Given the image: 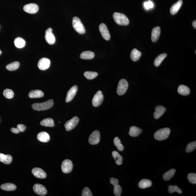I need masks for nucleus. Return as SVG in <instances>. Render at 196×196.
I'll use <instances>...</instances> for the list:
<instances>
[{
	"mask_svg": "<svg viewBox=\"0 0 196 196\" xmlns=\"http://www.w3.org/2000/svg\"><path fill=\"white\" fill-rule=\"evenodd\" d=\"M142 130L141 129L133 126L130 127L129 134L131 136L135 137L139 136L142 133Z\"/></svg>",
	"mask_w": 196,
	"mask_h": 196,
	"instance_id": "obj_22",
	"label": "nucleus"
},
{
	"mask_svg": "<svg viewBox=\"0 0 196 196\" xmlns=\"http://www.w3.org/2000/svg\"><path fill=\"white\" fill-rule=\"evenodd\" d=\"M33 190L36 194L41 196L46 195L47 191L46 188L40 184H36L33 186Z\"/></svg>",
	"mask_w": 196,
	"mask_h": 196,
	"instance_id": "obj_12",
	"label": "nucleus"
},
{
	"mask_svg": "<svg viewBox=\"0 0 196 196\" xmlns=\"http://www.w3.org/2000/svg\"><path fill=\"white\" fill-rule=\"evenodd\" d=\"M144 6L145 8L146 9V10H149V9H150L149 6L148 1H146V2L144 3Z\"/></svg>",
	"mask_w": 196,
	"mask_h": 196,
	"instance_id": "obj_46",
	"label": "nucleus"
},
{
	"mask_svg": "<svg viewBox=\"0 0 196 196\" xmlns=\"http://www.w3.org/2000/svg\"><path fill=\"white\" fill-rule=\"evenodd\" d=\"M168 191L171 193H173L175 192H177L179 194H182V191L178 187L176 186H173L170 185L168 187Z\"/></svg>",
	"mask_w": 196,
	"mask_h": 196,
	"instance_id": "obj_38",
	"label": "nucleus"
},
{
	"mask_svg": "<svg viewBox=\"0 0 196 196\" xmlns=\"http://www.w3.org/2000/svg\"><path fill=\"white\" fill-rule=\"evenodd\" d=\"M13 158L10 155H4L0 153V161L4 164L8 165L11 163Z\"/></svg>",
	"mask_w": 196,
	"mask_h": 196,
	"instance_id": "obj_23",
	"label": "nucleus"
},
{
	"mask_svg": "<svg viewBox=\"0 0 196 196\" xmlns=\"http://www.w3.org/2000/svg\"><path fill=\"white\" fill-rule=\"evenodd\" d=\"M72 25L74 30L80 34H83L86 32L84 26L80 19L77 17H74L73 19Z\"/></svg>",
	"mask_w": 196,
	"mask_h": 196,
	"instance_id": "obj_4",
	"label": "nucleus"
},
{
	"mask_svg": "<svg viewBox=\"0 0 196 196\" xmlns=\"http://www.w3.org/2000/svg\"><path fill=\"white\" fill-rule=\"evenodd\" d=\"M33 174L37 178L45 179L47 177V174L43 170L40 168H33L32 171Z\"/></svg>",
	"mask_w": 196,
	"mask_h": 196,
	"instance_id": "obj_16",
	"label": "nucleus"
},
{
	"mask_svg": "<svg viewBox=\"0 0 196 196\" xmlns=\"http://www.w3.org/2000/svg\"><path fill=\"white\" fill-rule=\"evenodd\" d=\"M182 4H183V1L182 0H179L177 3L173 4L172 6L171 10H170L171 14L173 15L175 14L180 10Z\"/></svg>",
	"mask_w": 196,
	"mask_h": 196,
	"instance_id": "obj_21",
	"label": "nucleus"
},
{
	"mask_svg": "<svg viewBox=\"0 0 196 196\" xmlns=\"http://www.w3.org/2000/svg\"><path fill=\"white\" fill-rule=\"evenodd\" d=\"M110 181L111 184L113 185V186L118 184V183H119V181H118V179H115L114 178H111Z\"/></svg>",
	"mask_w": 196,
	"mask_h": 196,
	"instance_id": "obj_44",
	"label": "nucleus"
},
{
	"mask_svg": "<svg viewBox=\"0 0 196 196\" xmlns=\"http://www.w3.org/2000/svg\"><path fill=\"white\" fill-rule=\"evenodd\" d=\"M104 96L101 91H99L96 93L92 99L93 105L95 107H98L103 102Z\"/></svg>",
	"mask_w": 196,
	"mask_h": 196,
	"instance_id": "obj_7",
	"label": "nucleus"
},
{
	"mask_svg": "<svg viewBox=\"0 0 196 196\" xmlns=\"http://www.w3.org/2000/svg\"><path fill=\"white\" fill-rule=\"evenodd\" d=\"M17 128L20 131V132H23L25 131L26 127L23 124H19L17 125Z\"/></svg>",
	"mask_w": 196,
	"mask_h": 196,
	"instance_id": "obj_43",
	"label": "nucleus"
},
{
	"mask_svg": "<svg viewBox=\"0 0 196 196\" xmlns=\"http://www.w3.org/2000/svg\"><path fill=\"white\" fill-rule=\"evenodd\" d=\"M176 172L175 169H171L163 175V178L166 181L169 180L174 176Z\"/></svg>",
	"mask_w": 196,
	"mask_h": 196,
	"instance_id": "obj_33",
	"label": "nucleus"
},
{
	"mask_svg": "<svg viewBox=\"0 0 196 196\" xmlns=\"http://www.w3.org/2000/svg\"><path fill=\"white\" fill-rule=\"evenodd\" d=\"M54 104L53 100H50L44 103H35L33 104L32 107L33 110H45L51 108Z\"/></svg>",
	"mask_w": 196,
	"mask_h": 196,
	"instance_id": "obj_1",
	"label": "nucleus"
},
{
	"mask_svg": "<svg viewBox=\"0 0 196 196\" xmlns=\"http://www.w3.org/2000/svg\"><path fill=\"white\" fill-rule=\"evenodd\" d=\"M1 50H0V55H1Z\"/></svg>",
	"mask_w": 196,
	"mask_h": 196,
	"instance_id": "obj_49",
	"label": "nucleus"
},
{
	"mask_svg": "<svg viewBox=\"0 0 196 196\" xmlns=\"http://www.w3.org/2000/svg\"><path fill=\"white\" fill-rule=\"evenodd\" d=\"M114 143L119 151H122L124 150V147L121 143L120 140L119 138L117 137H115L114 139Z\"/></svg>",
	"mask_w": 196,
	"mask_h": 196,
	"instance_id": "obj_36",
	"label": "nucleus"
},
{
	"mask_svg": "<svg viewBox=\"0 0 196 196\" xmlns=\"http://www.w3.org/2000/svg\"><path fill=\"white\" fill-rule=\"evenodd\" d=\"M15 46L17 48H21L24 47L25 45V42L23 39L21 37H18L14 40Z\"/></svg>",
	"mask_w": 196,
	"mask_h": 196,
	"instance_id": "obj_32",
	"label": "nucleus"
},
{
	"mask_svg": "<svg viewBox=\"0 0 196 196\" xmlns=\"http://www.w3.org/2000/svg\"><path fill=\"white\" fill-rule=\"evenodd\" d=\"M11 131L12 133L15 134H18L20 132V131L18 130L17 128H15L13 127V128L11 129Z\"/></svg>",
	"mask_w": 196,
	"mask_h": 196,
	"instance_id": "obj_45",
	"label": "nucleus"
},
{
	"mask_svg": "<svg viewBox=\"0 0 196 196\" xmlns=\"http://www.w3.org/2000/svg\"><path fill=\"white\" fill-rule=\"evenodd\" d=\"M99 30L102 36L106 40H109L110 39V35L107 26L105 24L101 23L99 26Z\"/></svg>",
	"mask_w": 196,
	"mask_h": 196,
	"instance_id": "obj_13",
	"label": "nucleus"
},
{
	"mask_svg": "<svg viewBox=\"0 0 196 196\" xmlns=\"http://www.w3.org/2000/svg\"><path fill=\"white\" fill-rule=\"evenodd\" d=\"M114 20L116 23L120 25H127L129 21L125 15L120 13H115L113 15Z\"/></svg>",
	"mask_w": 196,
	"mask_h": 196,
	"instance_id": "obj_3",
	"label": "nucleus"
},
{
	"mask_svg": "<svg viewBox=\"0 0 196 196\" xmlns=\"http://www.w3.org/2000/svg\"><path fill=\"white\" fill-rule=\"evenodd\" d=\"M188 181L191 183H196V174L195 173H190L188 175Z\"/></svg>",
	"mask_w": 196,
	"mask_h": 196,
	"instance_id": "obj_41",
	"label": "nucleus"
},
{
	"mask_svg": "<svg viewBox=\"0 0 196 196\" xmlns=\"http://www.w3.org/2000/svg\"><path fill=\"white\" fill-rule=\"evenodd\" d=\"M149 6L150 8H153L154 7V4L151 1H148Z\"/></svg>",
	"mask_w": 196,
	"mask_h": 196,
	"instance_id": "obj_47",
	"label": "nucleus"
},
{
	"mask_svg": "<svg viewBox=\"0 0 196 196\" xmlns=\"http://www.w3.org/2000/svg\"><path fill=\"white\" fill-rule=\"evenodd\" d=\"M178 91L180 95L182 96H188L190 92L189 88L183 85H181L179 86Z\"/></svg>",
	"mask_w": 196,
	"mask_h": 196,
	"instance_id": "obj_24",
	"label": "nucleus"
},
{
	"mask_svg": "<svg viewBox=\"0 0 196 196\" xmlns=\"http://www.w3.org/2000/svg\"><path fill=\"white\" fill-rule=\"evenodd\" d=\"M1 189L6 191H13L16 190V185L11 183H7L1 185Z\"/></svg>",
	"mask_w": 196,
	"mask_h": 196,
	"instance_id": "obj_29",
	"label": "nucleus"
},
{
	"mask_svg": "<svg viewBox=\"0 0 196 196\" xmlns=\"http://www.w3.org/2000/svg\"><path fill=\"white\" fill-rule=\"evenodd\" d=\"M51 62L49 59L42 58L39 60L38 63V67L41 70H45L50 67Z\"/></svg>",
	"mask_w": 196,
	"mask_h": 196,
	"instance_id": "obj_14",
	"label": "nucleus"
},
{
	"mask_svg": "<svg viewBox=\"0 0 196 196\" xmlns=\"http://www.w3.org/2000/svg\"><path fill=\"white\" fill-rule=\"evenodd\" d=\"M142 54L136 49H134L131 52L130 54V57L134 62H137L139 60Z\"/></svg>",
	"mask_w": 196,
	"mask_h": 196,
	"instance_id": "obj_25",
	"label": "nucleus"
},
{
	"mask_svg": "<svg viewBox=\"0 0 196 196\" xmlns=\"http://www.w3.org/2000/svg\"><path fill=\"white\" fill-rule=\"evenodd\" d=\"M81 195L82 196H93L90 190L87 187H86L83 188V191H82Z\"/></svg>",
	"mask_w": 196,
	"mask_h": 196,
	"instance_id": "obj_42",
	"label": "nucleus"
},
{
	"mask_svg": "<svg viewBox=\"0 0 196 196\" xmlns=\"http://www.w3.org/2000/svg\"><path fill=\"white\" fill-rule=\"evenodd\" d=\"M196 147V142L195 141L190 142L187 146L186 151V152L190 153L193 151Z\"/></svg>",
	"mask_w": 196,
	"mask_h": 196,
	"instance_id": "obj_37",
	"label": "nucleus"
},
{
	"mask_svg": "<svg viewBox=\"0 0 196 196\" xmlns=\"http://www.w3.org/2000/svg\"><path fill=\"white\" fill-rule=\"evenodd\" d=\"M78 90V87L77 86H74L71 88L68 91L65 99V101L67 103L69 102L73 99L76 93Z\"/></svg>",
	"mask_w": 196,
	"mask_h": 196,
	"instance_id": "obj_15",
	"label": "nucleus"
},
{
	"mask_svg": "<svg viewBox=\"0 0 196 196\" xmlns=\"http://www.w3.org/2000/svg\"><path fill=\"white\" fill-rule=\"evenodd\" d=\"M166 111V109L163 106L159 105L156 106L155 108V111L154 113V118L158 119L164 114Z\"/></svg>",
	"mask_w": 196,
	"mask_h": 196,
	"instance_id": "obj_17",
	"label": "nucleus"
},
{
	"mask_svg": "<svg viewBox=\"0 0 196 196\" xmlns=\"http://www.w3.org/2000/svg\"><path fill=\"white\" fill-rule=\"evenodd\" d=\"M84 76L87 79L92 80L98 76V73L96 72L86 71L84 73Z\"/></svg>",
	"mask_w": 196,
	"mask_h": 196,
	"instance_id": "obj_35",
	"label": "nucleus"
},
{
	"mask_svg": "<svg viewBox=\"0 0 196 196\" xmlns=\"http://www.w3.org/2000/svg\"><path fill=\"white\" fill-rule=\"evenodd\" d=\"M61 167L62 171L64 173H70L73 168L72 162L69 159H65L62 162Z\"/></svg>",
	"mask_w": 196,
	"mask_h": 196,
	"instance_id": "obj_10",
	"label": "nucleus"
},
{
	"mask_svg": "<svg viewBox=\"0 0 196 196\" xmlns=\"http://www.w3.org/2000/svg\"><path fill=\"white\" fill-rule=\"evenodd\" d=\"M161 28L160 27H154L151 32V39L153 42H156L158 40L160 35Z\"/></svg>",
	"mask_w": 196,
	"mask_h": 196,
	"instance_id": "obj_18",
	"label": "nucleus"
},
{
	"mask_svg": "<svg viewBox=\"0 0 196 196\" xmlns=\"http://www.w3.org/2000/svg\"><path fill=\"white\" fill-rule=\"evenodd\" d=\"M41 125L45 127H53L54 126V121L51 118H47L42 120L40 123Z\"/></svg>",
	"mask_w": 196,
	"mask_h": 196,
	"instance_id": "obj_27",
	"label": "nucleus"
},
{
	"mask_svg": "<svg viewBox=\"0 0 196 196\" xmlns=\"http://www.w3.org/2000/svg\"><path fill=\"white\" fill-rule=\"evenodd\" d=\"M28 96L30 98H39L43 97L44 94L42 91L36 89L30 91Z\"/></svg>",
	"mask_w": 196,
	"mask_h": 196,
	"instance_id": "obj_20",
	"label": "nucleus"
},
{
	"mask_svg": "<svg viewBox=\"0 0 196 196\" xmlns=\"http://www.w3.org/2000/svg\"><path fill=\"white\" fill-rule=\"evenodd\" d=\"M112 155L117 165H121L122 163L123 158L122 156L120 155L118 152L115 151L112 152Z\"/></svg>",
	"mask_w": 196,
	"mask_h": 196,
	"instance_id": "obj_30",
	"label": "nucleus"
},
{
	"mask_svg": "<svg viewBox=\"0 0 196 196\" xmlns=\"http://www.w3.org/2000/svg\"><path fill=\"white\" fill-rule=\"evenodd\" d=\"M128 87V83L124 79L120 80L118 83L117 92L118 95L121 96L125 93Z\"/></svg>",
	"mask_w": 196,
	"mask_h": 196,
	"instance_id": "obj_5",
	"label": "nucleus"
},
{
	"mask_svg": "<svg viewBox=\"0 0 196 196\" xmlns=\"http://www.w3.org/2000/svg\"><path fill=\"white\" fill-rule=\"evenodd\" d=\"M37 139L40 142H47L50 141V137L47 132H40L38 134Z\"/></svg>",
	"mask_w": 196,
	"mask_h": 196,
	"instance_id": "obj_19",
	"label": "nucleus"
},
{
	"mask_svg": "<svg viewBox=\"0 0 196 196\" xmlns=\"http://www.w3.org/2000/svg\"><path fill=\"white\" fill-rule=\"evenodd\" d=\"M52 31V29L50 28L46 30L45 33V40L48 44L50 45H54L55 42V38Z\"/></svg>",
	"mask_w": 196,
	"mask_h": 196,
	"instance_id": "obj_11",
	"label": "nucleus"
},
{
	"mask_svg": "<svg viewBox=\"0 0 196 196\" xmlns=\"http://www.w3.org/2000/svg\"><path fill=\"white\" fill-rule=\"evenodd\" d=\"M79 119L78 117L75 116L69 120L67 121L65 124V127L66 130L69 131L73 129L78 124Z\"/></svg>",
	"mask_w": 196,
	"mask_h": 196,
	"instance_id": "obj_6",
	"label": "nucleus"
},
{
	"mask_svg": "<svg viewBox=\"0 0 196 196\" xmlns=\"http://www.w3.org/2000/svg\"><path fill=\"white\" fill-rule=\"evenodd\" d=\"M20 65L19 62H16L7 65L6 67V68L10 71H14L17 69L19 68Z\"/></svg>",
	"mask_w": 196,
	"mask_h": 196,
	"instance_id": "obj_34",
	"label": "nucleus"
},
{
	"mask_svg": "<svg viewBox=\"0 0 196 196\" xmlns=\"http://www.w3.org/2000/svg\"><path fill=\"white\" fill-rule=\"evenodd\" d=\"M3 94L4 96L8 99H11L14 96V93L10 89H6L4 91Z\"/></svg>",
	"mask_w": 196,
	"mask_h": 196,
	"instance_id": "obj_39",
	"label": "nucleus"
},
{
	"mask_svg": "<svg viewBox=\"0 0 196 196\" xmlns=\"http://www.w3.org/2000/svg\"><path fill=\"white\" fill-rule=\"evenodd\" d=\"M171 130L168 128H164L156 131L154 134L155 139L161 141L168 139L169 137Z\"/></svg>",
	"mask_w": 196,
	"mask_h": 196,
	"instance_id": "obj_2",
	"label": "nucleus"
},
{
	"mask_svg": "<svg viewBox=\"0 0 196 196\" xmlns=\"http://www.w3.org/2000/svg\"><path fill=\"white\" fill-rule=\"evenodd\" d=\"M100 135L98 130H95L89 136L88 142L91 145H95L98 144L100 142Z\"/></svg>",
	"mask_w": 196,
	"mask_h": 196,
	"instance_id": "obj_8",
	"label": "nucleus"
},
{
	"mask_svg": "<svg viewBox=\"0 0 196 196\" xmlns=\"http://www.w3.org/2000/svg\"><path fill=\"white\" fill-rule=\"evenodd\" d=\"M95 54L92 51H86L82 52L80 55V57L83 59L90 60L93 59L95 57Z\"/></svg>",
	"mask_w": 196,
	"mask_h": 196,
	"instance_id": "obj_26",
	"label": "nucleus"
},
{
	"mask_svg": "<svg viewBox=\"0 0 196 196\" xmlns=\"http://www.w3.org/2000/svg\"><path fill=\"white\" fill-rule=\"evenodd\" d=\"M122 192V188L120 185L117 184L114 186V193L115 196H121Z\"/></svg>",
	"mask_w": 196,
	"mask_h": 196,
	"instance_id": "obj_40",
	"label": "nucleus"
},
{
	"mask_svg": "<svg viewBox=\"0 0 196 196\" xmlns=\"http://www.w3.org/2000/svg\"><path fill=\"white\" fill-rule=\"evenodd\" d=\"M151 185V182L147 179H143L141 180L139 183V188L142 189L150 187Z\"/></svg>",
	"mask_w": 196,
	"mask_h": 196,
	"instance_id": "obj_28",
	"label": "nucleus"
},
{
	"mask_svg": "<svg viewBox=\"0 0 196 196\" xmlns=\"http://www.w3.org/2000/svg\"><path fill=\"white\" fill-rule=\"evenodd\" d=\"M193 26L194 27V28L195 29L196 28V21H194L192 23Z\"/></svg>",
	"mask_w": 196,
	"mask_h": 196,
	"instance_id": "obj_48",
	"label": "nucleus"
},
{
	"mask_svg": "<svg viewBox=\"0 0 196 196\" xmlns=\"http://www.w3.org/2000/svg\"><path fill=\"white\" fill-rule=\"evenodd\" d=\"M167 54L166 53L159 54L156 58L154 61V65L156 67H158L163 62L164 59L167 57Z\"/></svg>",
	"mask_w": 196,
	"mask_h": 196,
	"instance_id": "obj_31",
	"label": "nucleus"
},
{
	"mask_svg": "<svg viewBox=\"0 0 196 196\" xmlns=\"http://www.w3.org/2000/svg\"><path fill=\"white\" fill-rule=\"evenodd\" d=\"M39 9L38 6L35 4H27L23 7L24 11L31 14L37 13Z\"/></svg>",
	"mask_w": 196,
	"mask_h": 196,
	"instance_id": "obj_9",
	"label": "nucleus"
}]
</instances>
